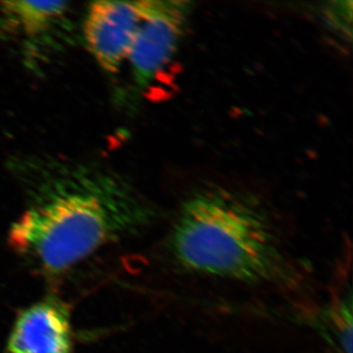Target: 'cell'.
<instances>
[{
    "instance_id": "cell-1",
    "label": "cell",
    "mask_w": 353,
    "mask_h": 353,
    "mask_svg": "<svg viewBox=\"0 0 353 353\" xmlns=\"http://www.w3.org/2000/svg\"><path fill=\"white\" fill-rule=\"evenodd\" d=\"M9 167L24 192V209L9 230L8 243L44 275H61L154 220L150 202L101 165L25 157Z\"/></svg>"
},
{
    "instance_id": "cell-2",
    "label": "cell",
    "mask_w": 353,
    "mask_h": 353,
    "mask_svg": "<svg viewBox=\"0 0 353 353\" xmlns=\"http://www.w3.org/2000/svg\"><path fill=\"white\" fill-rule=\"evenodd\" d=\"M169 248L176 263L201 275L248 284L294 278L263 210L222 188L197 190L183 202Z\"/></svg>"
},
{
    "instance_id": "cell-3",
    "label": "cell",
    "mask_w": 353,
    "mask_h": 353,
    "mask_svg": "<svg viewBox=\"0 0 353 353\" xmlns=\"http://www.w3.org/2000/svg\"><path fill=\"white\" fill-rule=\"evenodd\" d=\"M141 19L127 60L139 88H148L175 54L192 6L181 0H141Z\"/></svg>"
},
{
    "instance_id": "cell-4",
    "label": "cell",
    "mask_w": 353,
    "mask_h": 353,
    "mask_svg": "<svg viewBox=\"0 0 353 353\" xmlns=\"http://www.w3.org/2000/svg\"><path fill=\"white\" fill-rule=\"evenodd\" d=\"M141 1L92 2L83 32L87 48L103 71L115 74L126 61L141 19Z\"/></svg>"
},
{
    "instance_id": "cell-5",
    "label": "cell",
    "mask_w": 353,
    "mask_h": 353,
    "mask_svg": "<svg viewBox=\"0 0 353 353\" xmlns=\"http://www.w3.org/2000/svg\"><path fill=\"white\" fill-rule=\"evenodd\" d=\"M2 353H74L68 304L48 296L22 309Z\"/></svg>"
},
{
    "instance_id": "cell-6",
    "label": "cell",
    "mask_w": 353,
    "mask_h": 353,
    "mask_svg": "<svg viewBox=\"0 0 353 353\" xmlns=\"http://www.w3.org/2000/svg\"><path fill=\"white\" fill-rule=\"evenodd\" d=\"M69 11L66 1H0V32L37 38L51 31Z\"/></svg>"
},
{
    "instance_id": "cell-7",
    "label": "cell",
    "mask_w": 353,
    "mask_h": 353,
    "mask_svg": "<svg viewBox=\"0 0 353 353\" xmlns=\"http://www.w3.org/2000/svg\"><path fill=\"white\" fill-rule=\"evenodd\" d=\"M336 315L334 321L338 329V336L341 345L347 353H352V299L348 303H340L334 313Z\"/></svg>"
}]
</instances>
